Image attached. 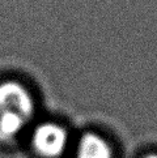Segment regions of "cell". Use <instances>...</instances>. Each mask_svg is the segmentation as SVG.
I'll return each mask as SVG.
<instances>
[{
    "label": "cell",
    "instance_id": "obj_1",
    "mask_svg": "<svg viewBox=\"0 0 157 158\" xmlns=\"http://www.w3.org/2000/svg\"><path fill=\"white\" fill-rule=\"evenodd\" d=\"M70 145V133L59 123L43 122L32 131V146L43 158H59Z\"/></svg>",
    "mask_w": 157,
    "mask_h": 158
},
{
    "label": "cell",
    "instance_id": "obj_2",
    "mask_svg": "<svg viewBox=\"0 0 157 158\" xmlns=\"http://www.w3.org/2000/svg\"><path fill=\"white\" fill-rule=\"evenodd\" d=\"M0 111H13L28 118L36 115V101L29 89L16 80L0 82Z\"/></svg>",
    "mask_w": 157,
    "mask_h": 158
},
{
    "label": "cell",
    "instance_id": "obj_3",
    "mask_svg": "<svg viewBox=\"0 0 157 158\" xmlns=\"http://www.w3.org/2000/svg\"><path fill=\"white\" fill-rule=\"evenodd\" d=\"M75 158H114L109 141L96 132H85L77 139Z\"/></svg>",
    "mask_w": 157,
    "mask_h": 158
},
{
    "label": "cell",
    "instance_id": "obj_4",
    "mask_svg": "<svg viewBox=\"0 0 157 158\" xmlns=\"http://www.w3.org/2000/svg\"><path fill=\"white\" fill-rule=\"evenodd\" d=\"M29 119L13 111H0V141L9 143L26 129Z\"/></svg>",
    "mask_w": 157,
    "mask_h": 158
},
{
    "label": "cell",
    "instance_id": "obj_5",
    "mask_svg": "<svg viewBox=\"0 0 157 158\" xmlns=\"http://www.w3.org/2000/svg\"><path fill=\"white\" fill-rule=\"evenodd\" d=\"M143 158H157V154H155V153H151V154H147V156H144Z\"/></svg>",
    "mask_w": 157,
    "mask_h": 158
}]
</instances>
